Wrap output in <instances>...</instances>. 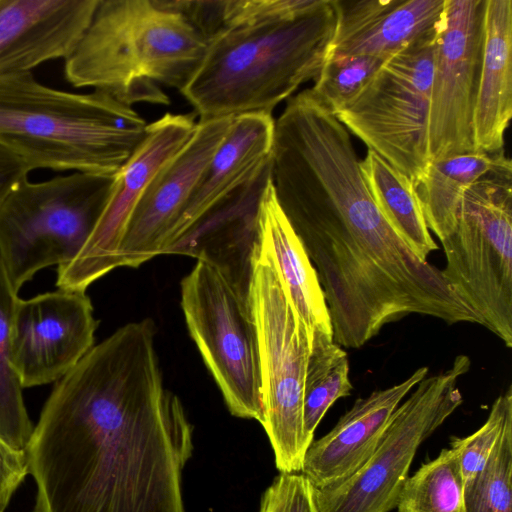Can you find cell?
I'll return each mask as SVG.
<instances>
[{
  "label": "cell",
  "mask_w": 512,
  "mask_h": 512,
  "mask_svg": "<svg viewBox=\"0 0 512 512\" xmlns=\"http://www.w3.org/2000/svg\"><path fill=\"white\" fill-rule=\"evenodd\" d=\"M360 169L378 210L422 262L437 250L426 225L416 186L376 152L368 149Z\"/></svg>",
  "instance_id": "obj_23"
},
{
  "label": "cell",
  "mask_w": 512,
  "mask_h": 512,
  "mask_svg": "<svg viewBox=\"0 0 512 512\" xmlns=\"http://www.w3.org/2000/svg\"><path fill=\"white\" fill-rule=\"evenodd\" d=\"M208 42L223 28L225 0H167Z\"/></svg>",
  "instance_id": "obj_31"
},
{
  "label": "cell",
  "mask_w": 512,
  "mask_h": 512,
  "mask_svg": "<svg viewBox=\"0 0 512 512\" xmlns=\"http://www.w3.org/2000/svg\"><path fill=\"white\" fill-rule=\"evenodd\" d=\"M17 294L0 263V438L16 450H26L34 426L12 361L11 318Z\"/></svg>",
  "instance_id": "obj_26"
},
{
  "label": "cell",
  "mask_w": 512,
  "mask_h": 512,
  "mask_svg": "<svg viewBox=\"0 0 512 512\" xmlns=\"http://www.w3.org/2000/svg\"><path fill=\"white\" fill-rule=\"evenodd\" d=\"M147 127L131 106L106 92L57 90L32 72L0 75V146L32 170L114 175Z\"/></svg>",
  "instance_id": "obj_4"
},
{
  "label": "cell",
  "mask_w": 512,
  "mask_h": 512,
  "mask_svg": "<svg viewBox=\"0 0 512 512\" xmlns=\"http://www.w3.org/2000/svg\"><path fill=\"white\" fill-rule=\"evenodd\" d=\"M195 113H167L148 124L146 135L115 174L114 187L95 229L77 256L58 267L59 289L84 291L117 265V252L128 220L154 175L191 139Z\"/></svg>",
  "instance_id": "obj_12"
},
{
  "label": "cell",
  "mask_w": 512,
  "mask_h": 512,
  "mask_svg": "<svg viewBox=\"0 0 512 512\" xmlns=\"http://www.w3.org/2000/svg\"><path fill=\"white\" fill-rule=\"evenodd\" d=\"M99 0H0V75L67 59Z\"/></svg>",
  "instance_id": "obj_17"
},
{
  "label": "cell",
  "mask_w": 512,
  "mask_h": 512,
  "mask_svg": "<svg viewBox=\"0 0 512 512\" xmlns=\"http://www.w3.org/2000/svg\"><path fill=\"white\" fill-rule=\"evenodd\" d=\"M257 246L271 262L310 336L314 331L333 336L330 314L317 272L281 210L272 182L261 202Z\"/></svg>",
  "instance_id": "obj_20"
},
{
  "label": "cell",
  "mask_w": 512,
  "mask_h": 512,
  "mask_svg": "<svg viewBox=\"0 0 512 512\" xmlns=\"http://www.w3.org/2000/svg\"><path fill=\"white\" fill-rule=\"evenodd\" d=\"M486 0H446L430 96L431 161L477 152L473 119L484 45Z\"/></svg>",
  "instance_id": "obj_11"
},
{
  "label": "cell",
  "mask_w": 512,
  "mask_h": 512,
  "mask_svg": "<svg viewBox=\"0 0 512 512\" xmlns=\"http://www.w3.org/2000/svg\"><path fill=\"white\" fill-rule=\"evenodd\" d=\"M334 31L331 0L226 26L207 42L201 64L180 92L200 120L271 114L319 76Z\"/></svg>",
  "instance_id": "obj_2"
},
{
  "label": "cell",
  "mask_w": 512,
  "mask_h": 512,
  "mask_svg": "<svg viewBox=\"0 0 512 512\" xmlns=\"http://www.w3.org/2000/svg\"><path fill=\"white\" fill-rule=\"evenodd\" d=\"M512 116V1L486 0L484 45L473 119L478 151L503 150Z\"/></svg>",
  "instance_id": "obj_21"
},
{
  "label": "cell",
  "mask_w": 512,
  "mask_h": 512,
  "mask_svg": "<svg viewBox=\"0 0 512 512\" xmlns=\"http://www.w3.org/2000/svg\"><path fill=\"white\" fill-rule=\"evenodd\" d=\"M398 512H466L459 454L453 447L420 466L405 481Z\"/></svg>",
  "instance_id": "obj_25"
},
{
  "label": "cell",
  "mask_w": 512,
  "mask_h": 512,
  "mask_svg": "<svg viewBox=\"0 0 512 512\" xmlns=\"http://www.w3.org/2000/svg\"><path fill=\"white\" fill-rule=\"evenodd\" d=\"M32 169L20 157L0 146V207L8 194L28 179Z\"/></svg>",
  "instance_id": "obj_33"
},
{
  "label": "cell",
  "mask_w": 512,
  "mask_h": 512,
  "mask_svg": "<svg viewBox=\"0 0 512 512\" xmlns=\"http://www.w3.org/2000/svg\"><path fill=\"white\" fill-rule=\"evenodd\" d=\"M437 39L388 58L336 117L417 187L431 163L430 96Z\"/></svg>",
  "instance_id": "obj_8"
},
{
  "label": "cell",
  "mask_w": 512,
  "mask_h": 512,
  "mask_svg": "<svg viewBox=\"0 0 512 512\" xmlns=\"http://www.w3.org/2000/svg\"><path fill=\"white\" fill-rule=\"evenodd\" d=\"M508 158L477 151L431 161L416 190L428 229L444 240L455 228L465 190Z\"/></svg>",
  "instance_id": "obj_22"
},
{
  "label": "cell",
  "mask_w": 512,
  "mask_h": 512,
  "mask_svg": "<svg viewBox=\"0 0 512 512\" xmlns=\"http://www.w3.org/2000/svg\"><path fill=\"white\" fill-rule=\"evenodd\" d=\"M352 389L347 353L332 335L314 331L303 391L304 431L310 443L328 409L338 399L350 396Z\"/></svg>",
  "instance_id": "obj_24"
},
{
  "label": "cell",
  "mask_w": 512,
  "mask_h": 512,
  "mask_svg": "<svg viewBox=\"0 0 512 512\" xmlns=\"http://www.w3.org/2000/svg\"><path fill=\"white\" fill-rule=\"evenodd\" d=\"M154 337L150 319L126 324L57 381L25 450L32 512H185L193 426Z\"/></svg>",
  "instance_id": "obj_1"
},
{
  "label": "cell",
  "mask_w": 512,
  "mask_h": 512,
  "mask_svg": "<svg viewBox=\"0 0 512 512\" xmlns=\"http://www.w3.org/2000/svg\"><path fill=\"white\" fill-rule=\"evenodd\" d=\"M335 31L327 60L344 56L388 59L421 41L437 39L446 0H331Z\"/></svg>",
  "instance_id": "obj_16"
},
{
  "label": "cell",
  "mask_w": 512,
  "mask_h": 512,
  "mask_svg": "<svg viewBox=\"0 0 512 512\" xmlns=\"http://www.w3.org/2000/svg\"><path fill=\"white\" fill-rule=\"evenodd\" d=\"M1 512V511H0Z\"/></svg>",
  "instance_id": "obj_34"
},
{
  "label": "cell",
  "mask_w": 512,
  "mask_h": 512,
  "mask_svg": "<svg viewBox=\"0 0 512 512\" xmlns=\"http://www.w3.org/2000/svg\"><path fill=\"white\" fill-rule=\"evenodd\" d=\"M28 461L25 450H16L0 438V511L8 507L14 493L25 481Z\"/></svg>",
  "instance_id": "obj_32"
},
{
  "label": "cell",
  "mask_w": 512,
  "mask_h": 512,
  "mask_svg": "<svg viewBox=\"0 0 512 512\" xmlns=\"http://www.w3.org/2000/svg\"><path fill=\"white\" fill-rule=\"evenodd\" d=\"M255 321L264 422L279 472H301L310 442L304 431V379L312 337L269 259L255 248L249 287Z\"/></svg>",
  "instance_id": "obj_7"
},
{
  "label": "cell",
  "mask_w": 512,
  "mask_h": 512,
  "mask_svg": "<svg viewBox=\"0 0 512 512\" xmlns=\"http://www.w3.org/2000/svg\"><path fill=\"white\" fill-rule=\"evenodd\" d=\"M464 498L466 512H512V419Z\"/></svg>",
  "instance_id": "obj_27"
},
{
  "label": "cell",
  "mask_w": 512,
  "mask_h": 512,
  "mask_svg": "<svg viewBox=\"0 0 512 512\" xmlns=\"http://www.w3.org/2000/svg\"><path fill=\"white\" fill-rule=\"evenodd\" d=\"M274 124L275 120L268 113H248L233 118L187 200L169 247L208 207L271 156Z\"/></svg>",
  "instance_id": "obj_19"
},
{
  "label": "cell",
  "mask_w": 512,
  "mask_h": 512,
  "mask_svg": "<svg viewBox=\"0 0 512 512\" xmlns=\"http://www.w3.org/2000/svg\"><path fill=\"white\" fill-rule=\"evenodd\" d=\"M181 306L230 413L262 425L258 338L249 297L214 264L198 260L181 281Z\"/></svg>",
  "instance_id": "obj_9"
},
{
  "label": "cell",
  "mask_w": 512,
  "mask_h": 512,
  "mask_svg": "<svg viewBox=\"0 0 512 512\" xmlns=\"http://www.w3.org/2000/svg\"><path fill=\"white\" fill-rule=\"evenodd\" d=\"M511 162L464 192L454 230L441 241V274L458 298L507 348H512Z\"/></svg>",
  "instance_id": "obj_6"
},
{
  "label": "cell",
  "mask_w": 512,
  "mask_h": 512,
  "mask_svg": "<svg viewBox=\"0 0 512 512\" xmlns=\"http://www.w3.org/2000/svg\"><path fill=\"white\" fill-rule=\"evenodd\" d=\"M259 512H319L316 489L301 472H280L264 491Z\"/></svg>",
  "instance_id": "obj_30"
},
{
  "label": "cell",
  "mask_w": 512,
  "mask_h": 512,
  "mask_svg": "<svg viewBox=\"0 0 512 512\" xmlns=\"http://www.w3.org/2000/svg\"><path fill=\"white\" fill-rule=\"evenodd\" d=\"M386 60L370 56L330 58L310 90L336 115L362 91Z\"/></svg>",
  "instance_id": "obj_28"
},
{
  "label": "cell",
  "mask_w": 512,
  "mask_h": 512,
  "mask_svg": "<svg viewBox=\"0 0 512 512\" xmlns=\"http://www.w3.org/2000/svg\"><path fill=\"white\" fill-rule=\"evenodd\" d=\"M207 41L167 0H99L90 24L65 59L75 87H93L128 106L168 105L161 86L181 91Z\"/></svg>",
  "instance_id": "obj_3"
},
{
  "label": "cell",
  "mask_w": 512,
  "mask_h": 512,
  "mask_svg": "<svg viewBox=\"0 0 512 512\" xmlns=\"http://www.w3.org/2000/svg\"><path fill=\"white\" fill-rule=\"evenodd\" d=\"M98 322L84 291L17 297L11 318L13 367L22 388L59 381L94 346Z\"/></svg>",
  "instance_id": "obj_13"
},
{
  "label": "cell",
  "mask_w": 512,
  "mask_h": 512,
  "mask_svg": "<svg viewBox=\"0 0 512 512\" xmlns=\"http://www.w3.org/2000/svg\"><path fill=\"white\" fill-rule=\"evenodd\" d=\"M233 118L197 122L191 139L154 175L126 225L118 267L136 268L166 253L187 200Z\"/></svg>",
  "instance_id": "obj_14"
},
{
  "label": "cell",
  "mask_w": 512,
  "mask_h": 512,
  "mask_svg": "<svg viewBox=\"0 0 512 512\" xmlns=\"http://www.w3.org/2000/svg\"><path fill=\"white\" fill-rule=\"evenodd\" d=\"M427 374L428 367H420L404 381L356 399L327 434L310 444L301 473L316 489L353 475L376 450L396 408Z\"/></svg>",
  "instance_id": "obj_18"
},
{
  "label": "cell",
  "mask_w": 512,
  "mask_h": 512,
  "mask_svg": "<svg viewBox=\"0 0 512 512\" xmlns=\"http://www.w3.org/2000/svg\"><path fill=\"white\" fill-rule=\"evenodd\" d=\"M471 367L458 355L450 368L425 377L394 411L379 445L346 480L316 489L319 512H390L420 445L463 403L459 379Z\"/></svg>",
  "instance_id": "obj_10"
},
{
  "label": "cell",
  "mask_w": 512,
  "mask_h": 512,
  "mask_svg": "<svg viewBox=\"0 0 512 512\" xmlns=\"http://www.w3.org/2000/svg\"><path fill=\"white\" fill-rule=\"evenodd\" d=\"M272 182L271 156L214 202L168 248L214 264L249 297L261 202Z\"/></svg>",
  "instance_id": "obj_15"
},
{
  "label": "cell",
  "mask_w": 512,
  "mask_h": 512,
  "mask_svg": "<svg viewBox=\"0 0 512 512\" xmlns=\"http://www.w3.org/2000/svg\"><path fill=\"white\" fill-rule=\"evenodd\" d=\"M114 175L73 172L17 185L0 207V263L14 291L40 270L71 262L95 229Z\"/></svg>",
  "instance_id": "obj_5"
},
{
  "label": "cell",
  "mask_w": 512,
  "mask_h": 512,
  "mask_svg": "<svg viewBox=\"0 0 512 512\" xmlns=\"http://www.w3.org/2000/svg\"><path fill=\"white\" fill-rule=\"evenodd\" d=\"M512 419V386L499 395L492 404L485 423L464 438H453L450 447L457 450L464 489L484 467L506 423Z\"/></svg>",
  "instance_id": "obj_29"
}]
</instances>
